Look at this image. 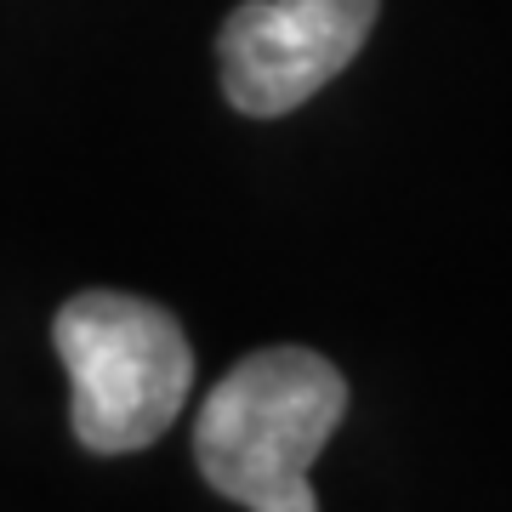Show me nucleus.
Here are the masks:
<instances>
[{"instance_id":"7ed1b4c3","label":"nucleus","mask_w":512,"mask_h":512,"mask_svg":"<svg viewBox=\"0 0 512 512\" xmlns=\"http://www.w3.org/2000/svg\"><path fill=\"white\" fill-rule=\"evenodd\" d=\"M382 0H245L217 35L222 92L239 114L302 109L365 46Z\"/></svg>"},{"instance_id":"f257e3e1","label":"nucleus","mask_w":512,"mask_h":512,"mask_svg":"<svg viewBox=\"0 0 512 512\" xmlns=\"http://www.w3.org/2000/svg\"><path fill=\"white\" fill-rule=\"evenodd\" d=\"M348 416L342 370L308 348H262L239 359L194 421L205 484L245 512H319L308 467Z\"/></svg>"},{"instance_id":"f03ea898","label":"nucleus","mask_w":512,"mask_h":512,"mask_svg":"<svg viewBox=\"0 0 512 512\" xmlns=\"http://www.w3.org/2000/svg\"><path fill=\"white\" fill-rule=\"evenodd\" d=\"M52 342L74 387V439L92 456L143 450L183 416L194 348L160 302L126 291H80L57 308Z\"/></svg>"}]
</instances>
